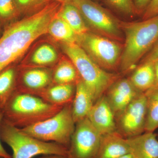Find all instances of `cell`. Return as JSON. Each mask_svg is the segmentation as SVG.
<instances>
[{"label": "cell", "instance_id": "20", "mask_svg": "<svg viewBox=\"0 0 158 158\" xmlns=\"http://www.w3.org/2000/svg\"><path fill=\"white\" fill-rule=\"evenodd\" d=\"M48 33L61 43H76L77 34L65 21L56 16L48 26Z\"/></svg>", "mask_w": 158, "mask_h": 158}, {"label": "cell", "instance_id": "34", "mask_svg": "<svg viewBox=\"0 0 158 158\" xmlns=\"http://www.w3.org/2000/svg\"><path fill=\"white\" fill-rule=\"evenodd\" d=\"M42 158H66L62 156H57V155H50L49 156L46 157Z\"/></svg>", "mask_w": 158, "mask_h": 158}, {"label": "cell", "instance_id": "15", "mask_svg": "<svg viewBox=\"0 0 158 158\" xmlns=\"http://www.w3.org/2000/svg\"><path fill=\"white\" fill-rule=\"evenodd\" d=\"M127 139L134 158H158V138L154 133L145 132Z\"/></svg>", "mask_w": 158, "mask_h": 158}, {"label": "cell", "instance_id": "36", "mask_svg": "<svg viewBox=\"0 0 158 158\" xmlns=\"http://www.w3.org/2000/svg\"><path fill=\"white\" fill-rule=\"evenodd\" d=\"M93 1H94V2H98V1H99L100 0H93Z\"/></svg>", "mask_w": 158, "mask_h": 158}, {"label": "cell", "instance_id": "32", "mask_svg": "<svg viewBox=\"0 0 158 158\" xmlns=\"http://www.w3.org/2000/svg\"><path fill=\"white\" fill-rule=\"evenodd\" d=\"M154 65L155 72V86L158 85V60H156L154 62Z\"/></svg>", "mask_w": 158, "mask_h": 158}, {"label": "cell", "instance_id": "12", "mask_svg": "<svg viewBox=\"0 0 158 158\" xmlns=\"http://www.w3.org/2000/svg\"><path fill=\"white\" fill-rule=\"evenodd\" d=\"M87 117L102 135L116 131L115 115L105 95L95 102Z\"/></svg>", "mask_w": 158, "mask_h": 158}, {"label": "cell", "instance_id": "13", "mask_svg": "<svg viewBox=\"0 0 158 158\" xmlns=\"http://www.w3.org/2000/svg\"><path fill=\"white\" fill-rule=\"evenodd\" d=\"M23 90L21 92L40 96L52 81V73L45 69H27L22 75Z\"/></svg>", "mask_w": 158, "mask_h": 158}, {"label": "cell", "instance_id": "21", "mask_svg": "<svg viewBox=\"0 0 158 158\" xmlns=\"http://www.w3.org/2000/svg\"><path fill=\"white\" fill-rule=\"evenodd\" d=\"M147 104L145 132H154L158 129V85L144 92Z\"/></svg>", "mask_w": 158, "mask_h": 158}, {"label": "cell", "instance_id": "4", "mask_svg": "<svg viewBox=\"0 0 158 158\" xmlns=\"http://www.w3.org/2000/svg\"><path fill=\"white\" fill-rule=\"evenodd\" d=\"M61 44L63 52L75 66L80 78L90 90L94 103L121 77L118 73L107 71L100 67L76 43Z\"/></svg>", "mask_w": 158, "mask_h": 158}, {"label": "cell", "instance_id": "7", "mask_svg": "<svg viewBox=\"0 0 158 158\" xmlns=\"http://www.w3.org/2000/svg\"><path fill=\"white\" fill-rule=\"evenodd\" d=\"M76 43L103 69L111 73L119 69L123 46L118 41L89 31L77 35Z\"/></svg>", "mask_w": 158, "mask_h": 158}, {"label": "cell", "instance_id": "26", "mask_svg": "<svg viewBox=\"0 0 158 158\" xmlns=\"http://www.w3.org/2000/svg\"><path fill=\"white\" fill-rule=\"evenodd\" d=\"M19 15L14 0H0V23L11 24Z\"/></svg>", "mask_w": 158, "mask_h": 158}, {"label": "cell", "instance_id": "9", "mask_svg": "<svg viewBox=\"0 0 158 158\" xmlns=\"http://www.w3.org/2000/svg\"><path fill=\"white\" fill-rule=\"evenodd\" d=\"M101 137L88 117L77 122L66 158H96Z\"/></svg>", "mask_w": 158, "mask_h": 158}, {"label": "cell", "instance_id": "18", "mask_svg": "<svg viewBox=\"0 0 158 158\" xmlns=\"http://www.w3.org/2000/svg\"><path fill=\"white\" fill-rule=\"evenodd\" d=\"M141 63L133 71L132 73L128 78L138 91L144 93L154 85L155 72L154 63Z\"/></svg>", "mask_w": 158, "mask_h": 158}, {"label": "cell", "instance_id": "27", "mask_svg": "<svg viewBox=\"0 0 158 158\" xmlns=\"http://www.w3.org/2000/svg\"><path fill=\"white\" fill-rule=\"evenodd\" d=\"M111 9L119 14L128 16L136 14L133 0H104Z\"/></svg>", "mask_w": 158, "mask_h": 158}, {"label": "cell", "instance_id": "2", "mask_svg": "<svg viewBox=\"0 0 158 158\" xmlns=\"http://www.w3.org/2000/svg\"><path fill=\"white\" fill-rule=\"evenodd\" d=\"M124 34L119 70L126 74L131 72L158 39V15L141 21L121 22Z\"/></svg>", "mask_w": 158, "mask_h": 158}, {"label": "cell", "instance_id": "1", "mask_svg": "<svg viewBox=\"0 0 158 158\" xmlns=\"http://www.w3.org/2000/svg\"><path fill=\"white\" fill-rule=\"evenodd\" d=\"M61 5L52 1L36 13L7 26L0 37V73L19 59L35 40L48 34Z\"/></svg>", "mask_w": 158, "mask_h": 158}, {"label": "cell", "instance_id": "22", "mask_svg": "<svg viewBox=\"0 0 158 158\" xmlns=\"http://www.w3.org/2000/svg\"><path fill=\"white\" fill-rule=\"evenodd\" d=\"M80 79L75 66L69 59L60 61L52 73V81L55 84H76Z\"/></svg>", "mask_w": 158, "mask_h": 158}, {"label": "cell", "instance_id": "28", "mask_svg": "<svg viewBox=\"0 0 158 158\" xmlns=\"http://www.w3.org/2000/svg\"><path fill=\"white\" fill-rule=\"evenodd\" d=\"M158 15V0H151L142 15V20L147 19Z\"/></svg>", "mask_w": 158, "mask_h": 158}, {"label": "cell", "instance_id": "19", "mask_svg": "<svg viewBox=\"0 0 158 158\" xmlns=\"http://www.w3.org/2000/svg\"><path fill=\"white\" fill-rule=\"evenodd\" d=\"M57 16L65 21L77 35L90 31L81 11L73 2L62 3Z\"/></svg>", "mask_w": 158, "mask_h": 158}, {"label": "cell", "instance_id": "3", "mask_svg": "<svg viewBox=\"0 0 158 158\" xmlns=\"http://www.w3.org/2000/svg\"><path fill=\"white\" fill-rule=\"evenodd\" d=\"M63 107L52 104L38 95L19 92L12 94L3 111L5 119L23 128L53 116Z\"/></svg>", "mask_w": 158, "mask_h": 158}, {"label": "cell", "instance_id": "17", "mask_svg": "<svg viewBox=\"0 0 158 158\" xmlns=\"http://www.w3.org/2000/svg\"><path fill=\"white\" fill-rule=\"evenodd\" d=\"M76 84H55L49 86L40 95L52 104L64 106L72 102Z\"/></svg>", "mask_w": 158, "mask_h": 158}, {"label": "cell", "instance_id": "37", "mask_svg": "<svg viewBox=\"0 0 158 158\" xmlns=\"http://www.w3.org/2000/svg\"><path fill=\"white\" fill-rule=\"evenodd\" d=\"M157 135V138H158V135Z\"/></svg>", "mask_w": 158, "mask_h": 158}, {"label": "cell", "instance_id": "33", "mask_svg": "<svg viewBox=\"0 0 158 158\" xmlns=\"http://www.w3.org/2000/svg\"><path fill=\"white\" fill-rule=\"evenodd\" d=\"M51 1H56L61 3L66 2H73L75 0H51Z\"/></svg>", "mask_w": 158, "mask_h": 158}, {"label": "cell", "instance_id": "30", "mask_svg": "<svg viewBox=\"0 0 158 158\" xmlns=\"http://www.w3.org/2000/svg\"><path fill=\"white\" fill-rule=\"evenodd\" d=\"M151 0H133L136 14L143 15Z\"/></svg>", "mask_w": 158, "mask_h": 158}, {"label": "cell", "instance_id": "14", "mask_svg": "<svg viewBox=\"0 0 158 158\" xmlns=\"http://www.w3.org/2000/svg\"><path fill=\"white\" fill-rule=\"evenodd\" d=\"M129 153L127 139L115 131L102 135L96 158H117Z\"/></svg>", "mask_w": 158, "mask_h": 158}, {"label": "cell", "instance_id": "35", "mask_svg": "<svg viewBox=\"0 0 158 158\" xmlns=\"http://www.w3.org/2000/svg\"><path fill=\"white\" fill-rule=\"evenodd\" d=\"M117 158H134V157L131 154L129 153Z\"/></svg>", "mask_w": 158, "mask_h": 158}, {"label": "cell", "instance_id": "5", "mask_svg": "<svg viewBox=\"0 0 158 158\" xmlns=\"http://www.w3.org/2000/svg\"><path fill=\"white\" fill-rule=\"evenodd\" d=\"M4 119L0 126V137L11 148L13 152L12 158H32L41 155L67 158L68 148L55 142L41 141L29 135Z\"/></svg>", "mask_w": 158, "mask_h": 158}, {"label": "cell", "instance_id": "38", "mask_svg": "<svg viewBox=\"0 0 158 158\" xmlns=\"http://www.w3.org/2000/svg\"><path fill=\"white\" fill-rule=\"evenodd\" d=\"M0 158H2V157H0Z\"/></svg>", "mask_w": 158, "mask_h": 158}, {"label": "cell", "instance_id": "6", "mask_svg": "<svg viewBox=\"0 0 158 158\" xmlns=\"http://www.w3.org/2000/svg\"><path fill=\"white\" fill-rule=\"evenodd\" d=\"M75 125L71 102L64 106L49 118L20 129L24 133L41 141L55 142L69 148Z\"/></svg>", "mask_w": 158, "mask_h": 158}, {"label": "cell", "instance_id": "25", "mask_svg": "<svg viewBox=\"0 0 158 158\" xmlns=\"http://www.w3.org/2000/svg\"><path fill=\"white\" fill-rule=\"evenodd\" d=\"M19 15L28 16L43 9L51 0H14Z\"/></svg>", "mask_w": 158, "mask_h": 158}, {"label": "cell", "instance_id": "11", "mask_svg": "<svg viewBox=\"0 0 158 158\" xmlns=\"http://www.w3.org/2000/svg\"><path fill=\"white\" fill-rule=\"evenodd\" d=\"M141 93L128 78L120 77L111 85L104 95L116 118Z\"/></svg>", "mask_w": 158, "mask_h": 158}, {"label": "cell", "instance_id": "31", "mask_svg": "<svg viewBox=\"0 0 158 158\" xmlns=\"http://www.w3.org/2000/svg\"><path fill=\"white\" fill-rule=\"evenodd\" d=\"M3 117H4V113H3V110L0 109V126H1V123L2 121ZM0 157L2 158H11V156L7 152L3 147L1 142V140H0Z\"/></svg>", "mask_w": 158, "mask_h": 158}, {"label": "cell", "instance_id": "23", "mask_svg": "<svg viewBox=\"0 0 158 158\" xmlns=\"http://www.w3.org/2000/svg\"><path fill=\"white\" fill-rule=\"evenodd\" d=\"M58 54L52 45L43 44L33 52L30 61L31 64L37 66H45L52 65L56 62Z\"/></svg>", "mask_w": 158, "mask_h": 158}, {"label": "cell", "instance_id": "16", "mask_svg": "<svg viewBox=\"0 0 158 158\" xmlns=\"http://www.w3.org/2000/svg\"><path fill=\"white\" fill-rule=\"evenodd\" d=\"M91 93L81 79L76 84V90L72 102L73 117L75 123L88 117L94 104Z\"/></svg>", "mask_w": 158, "mask_h": 158}, {"label": "cell", "instance_id": "24", "mask_svg": "<svg viewBox=\"0 0 158 158\" xmlns=\"http://www.w3.org/2000/svg\"><path fill=\"white\" fill-rule=\"evenodd\" d=\"M16 78L14 67H9L0 73V109L3 110L12 94Z\"/></svg>", "mask_w": 158, "mask_h": 158}, {"label": "cell", "instance_id": "29", "mask_svg": "<svg viewBox=\"0 0 158 158\" xmlns=\"http://www.w3.org/2000/svg\"><path fill=\"white\" fill-rule=\"evenodd\" d=\"M142 59L143 60L141 62H150L154 63L158 60V39Z\"/></svg>", "mask_w": 158, "mask_h": 158}, {"label": "cell", "instance_id": "10", "mask_svg": "<svg viewBox=\"0 0 158 158\" xmlns=\"http://www.w3.org/2000/svg\"><path fill=\"white\" fill-rule=\"evenodd\" d=\"M147 104L144 93L138 94L115 118L116 131L126 138L145 132Z\"/></svg>", "mask_w": 158, "mask_h": 158}, {"label": "cell", "instance_id": "8", "mask_svg": "<svg viewBox=\"0 0 158 158\" xmlns=\"http://www.w3.org/2000/svg\"><path fill=\"white\" fill-rule=\"evenodd\" d=\"M90 31L120 42L123 39L121 22L110 11L93 0H75Z\"/></svg>", "mask_w": 158, "mask_h": 158}]
</instances>
